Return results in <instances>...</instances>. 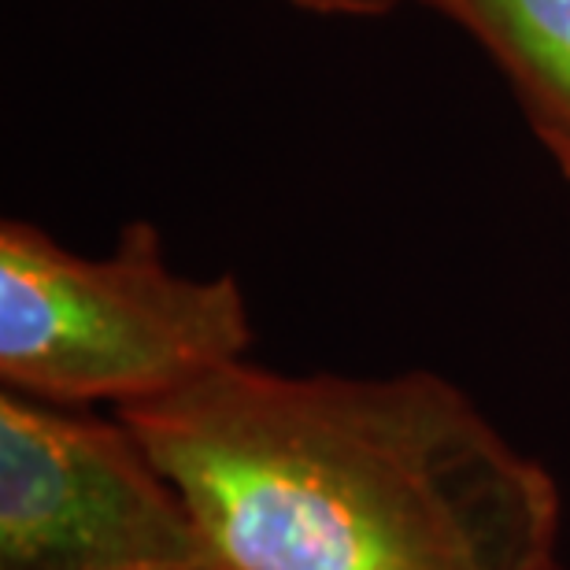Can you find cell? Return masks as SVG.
Listing matches in <instances>:
<instances>
[{"label": "cell", "instance_id": "obj_4", "mask_svg": "<svg viewBox=\"0 0 570 570\" xmlns=\"http://www.w3.org/2000/svg\"><path fill=\"white\" fill-rule=\"evenodd\" d=\"M471 33L508 75L544 153L570 181V0H419Z\"/></svg>", "mask_w": 570, "mask_h": 570}, {"label": "cell", "instance_id": "obj_2", "mask_svg": "<svg viewBox=\"0 0 570 570\" xmlns=\"http://www.w3.org/2000/svg\"><path fill=\"white\" fill-rule=\"evenodd\" d=\"M256 341L234 275L170 267L153 223H127L111 256H82L27 219L0 223V382L63 407L159 401Z\"/></svg>", "mask_w": 570, "mask_h": 570}, {"label": "cell", "instance_id": "obj_5", "mask_svg": "<svg viewBox=\"0 0 570 570\" xmlns=\"http://www.w3.org/2000/svg\"><path fill=\"white\" fill-rule=\"evenodd\" d=\"M289 4L315 11V16H363L367 19V16H382V11L401 8V4H412V0H289Z\"/></svg>", "mask_w": 570, "mask_h": 570}, {"label": "cell", "instance_id": "obj_3", "mask_svg": "<svg viewBox=\"0 0 570 570\" xmlns=\"http://www.w3.org/2000/svg\"><path fill=\"white\" fill-rule=\"evenodd\" d=\"M0 570H223L119 412L0 390Z\"/></svg>", "mask_w": 570, "mask_h": 570}, {"label": "cell", "instance_id": "obj_1", "mask_svg": "<svg viewBox=\"0 0 570 570\" xmlns=\"http://www.w3.org/2000/svg\"><path fill=\"white\" fill-rule=\"evenodd\" d=\"M223 570H556L563 500L433 371L278 374L237 360L119 407Z\"/></svg>", "mask_w": 570, "mask_h": 570}]
</instances>
